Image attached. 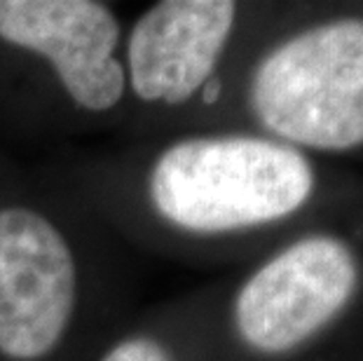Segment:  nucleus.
<instances>
[{
    "instance_id": "f257e3e1",
    "label": "nucleus",
    "mask_w": 363,
    "mask_h": 361,
    "mask_svg": "<svg viewBox=\"0 0 363 361\" xmlns=\"http://www.w3.org/2000/svg\"><path fill=\"white\" fill-rule=\"evenodd\" d=\"M314 190L298 148L258 136H199L174 143L150 174V197L190 233H230L281 221Z\"/></svg>"
},
{
    "instance_id": "f03ea898",
    "label": "nucleus",
    "mask_w": 363,
    "mask_h": 361,
    "mask_svg": "<svg viewBox=\"0 0 363 361\" xmlns=\"http://www.w3.org/2000/svg\"><path fill=\"white\" fill-rule=\"evenodd\" d=\"M251 109L274 136L316 150L363 145V19L316 24L258 64Z\"/></svg>"
},
{
    "instance_id": "7ed1b4c3",
    "label": "nucleus",
    "mask_w": 363,
    "mask_h": 361,
    "mask_svg": "<svg viewBox=\"0 0 363 361\" xmlns=\"http://www.w3.org/2000/svg\"><path fill=\"white\" fill-rule=\"evenodd\" d=\"M359 287V260L333 235H310L253 272L235 301L242 340L262 355H281L330 324Z\"/></svg>"
},
{
    "instance_id": "20e7f679",
    "label": "nucleus",
    "mask_w": 363,
    "mask_h": 361,
    "mask_svg": "<svg viewBox=\"0 0 363 361\" xmlns=\"http://www.w3.org/2000/svg\"><path fill=\"white\" fill-rule=\"evenodd\" d=\"M75 305L73 253L40 213L0 211V352L40 359L57 348Z\"/></svg>"
},
{
    "instance_id": "39448f33",
    "label": "nucleus",
    "mask_w": 363,
    "mask_h": 361,
    "mask_svg": "<svg viewBox=\"0 0 363 361\" xmlns=\"http://www.w3.org/2000/svg\"><path fill=\"white\" fill-rule=\"evenodd\" d=\"M0 38L48 57L75 104L108 111L125 94L113 59L120 24L91 0H0Z\"/></svg>"
},
{
    "instance_id": "423d86ee",
    "label": "nucleus",
    "mask_w": 363,
    "mask_h": 361,
    "mask_svg": "<svg viewBox=\"0 0 363 361\" xmlns=\"http://www.w3.org/2000/svg\"><path fill=\"white\" fill-rule=\"evenodd\" d=\"M237 17L230 0H164L129 38L131 87L143 101L185 104L211 78Z\"/></svg>"
},
{
    "instance_id": "0eeeda50",
    "label": "nucleus",
    "mask_w": 363,
    "mask_h": 361,
    "mask_svg": "<svg viewBox=\"0 0 363 361\" xmlns=\"http://www.w3.org/2000/svg\"><path fill=\"white\" fill-rule=\"evenodd\" d=\"M104 361H174L167 348L150 338H129V340L115 345L104 357Z\"/></svg>"
},
{
    "instance_id": "6e6552de",
    "label": "nucleus",
    "mask_w": 363,
    "mask_h": 361,
    "mask_svg": "<svg viewBox=\"0 0 363 361\" xmlns=\"http://www.w3.org/2000/svg\"><path fill=\"white\" fill-rule=\"evenodd\" d=\"M218 94H220V82L218 80H208L204 84V101L206 104H213L216 99H218Z\"/></svg>"
}]
</instances>
